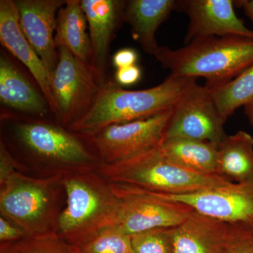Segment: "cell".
I'll return each instance as SVG.
<instances>
[{"label": "cell", "instance_id": "1", "mask_svg": "<svg viewBox=\"0 0 253 253\" xmlns=\"http://www.w3.org/2000/svg\"><path fill=\"white\" fill-rule=\"evenodd\" d=\"M61 181L66 194L56 227L61 239L79 246L103 229L116 226L119 199L97 168L64 173Z\"/></svg>", "mask_w": 253, "mask_h": 253}, {"label": "cell", "instance_id": "2", "mask_svg": "<svg viewBox=\"0 0 253 253\" xmlns=\"http://www.w3.org/2000/svg\"><path fill=\"white\" fill-rule=\"evenodd\" d=\"M196 78L169 75L161 84L143 90H126L116 81H106L89 113L71 129L91 137L106 126L146 119L172 109Z\"/></svg>", "mask_w": 253, "mask_h": 253}, {"label": "cell", "instance_id": "3", "mask_svg": "<svg viewBox=\"0 0 253 253\" xmlns=\"http://www.w3.org/2000/svg\"><path fill=\"white\" fill-rule=\"evenodd\" d=\"M155 57L176 77L206 80V86L229 83L253 64V39L212 37L178 49L161 46Z\"/></svg>", "mask_w": 253, "mask_h": 253}, {"label": "cell", "instance_id": "4", "mask_svg": "<svg viewBox=\"0 0 253 253\" xmlns=\"http://www.w3.org/2000/svg\"><path fill=\"white\" fill-rule=\"evenodd\" d=\"M1 118L12 124L15 142L26 157L59 174L97 168L100 160L82 138L71 129L29 116L6 113Z\"/></svg>", "mask_w": 253, "mask_h": 253}, {"label": "cell", "instance_id": "5", "mask_svg": "<svg viewBox=\"0 0 253 253\" xmlns=\"http://www.w3.org/2000/svg\"><path fill=\"white\" fill-rule=\"evenodd\" d=\"M98 172L111 184L132 186L155 194H185L232 181L183 169L168 161L160 146L126 162L100 163Z\"/></svg>", "mask_w": 253, "mask_h": 253}, {"label": "cell", "instance_id": "6", "mask_svg": "<svg viewBox=\"0 0 253 253\" xmlns=\"http://www.w3.org/2000/svg\"><path fill=\"white\" fill-rule=\"evenodd\" d=\"M62 174L34 178L17 172L1 185L0 211L26 236L56 232Z\"/></svg>", "mask_w": 253, "mask_h": 253}, {"label": "cell", "instance_id": "7", "mask_svg": "<svg viewBox=\"0 0 253 253\" xmlns=\"http://www.w3.org/2000/svg\"><path fill=\"white\" fill-rule=\"evenodd\" d=\"M57 50L59 62L50 75V87L57 111L56 118L68 129L89 113L101 85L90 65L63 46Z\"/></svg>", "mask_w": 253, "mask_h": 253}, {"label": "cell", "instance_id": "8", "mask_svg": "<svg viewBox=\"0 0 253 253\" xmlns=\"http://www.w3.org/2000/svg\"><path fill=\"white\" fill-rule=\"evenodd\" d=\"M173 110L146 119L111 125L91 136L100 162H126L158 147L164 141Z\"/></svg>", "mask_w": 253, "mask_h": 253}, {"label": "cell", "instance_id": "9", "mask_svg": "<svg viewBox=\"0 0 253 253\" xmlns=\"http://www.w3.org/2000/svg\"><path fill=\"white\" fill-rule=\"evenodd\" d=\"M110 184L120 201L116 226L126 235L156 228L174 227L194 211L185 204L158 199L132 186Z\"/></svg>", "mask_w": 253, "mask_h": 253}, {"label": "cell", "instance_id": "10", "mask_svg": "<svg viewBox=\"0 0 253 253\" xmlns=\"http://www.w3.org/2000/svg\"><path fill=\"white\" fill-rule=\"evenodd\" d=\"M226 121L207 88L195 81L174 108L165 139H192L219 145L226 136Z\"/></svg>", "mask_w": 253, "mask_h": 253}, {"label": "cell", "instance_id": "11", "mask_svg": "<svg viewBox=\"0 0 253 253\" xmlns=\"http://www.w3.org/2000/svg\"><path fill=\"white\" fill-rule=\"evenodd\" d=\"M146 192L165 201L185 204L217 220L253 225V181L230 182L185 194Z\"/></svg>", "mask_w": 253, "mask_h": 253}, {"label": "cell", "instance_id": "12", "mask_svg": "<svg viewBox=\"0 0 253 253\" xmlns=\"http://www.w3.org/2000/svg\"><path fill=\"white\" fill-rule=\"evenodd\" d=\"M233 0L178 1L177 9L189 16L185 44L212 37L239 36L253 39V30L236 16Z\"/></svg>", "mask_w": 253, "mask_h": 253}, {"label": "cell", "instance_id": "13", "mask_svg": "<svg viewBox=\"0 0 253 253\" xmlns=\"http://www.w3.org/2000/svg\"><path fill=\"white\" fill-rule=\"evenodd\" d=\"M15 3L23 34L50 76L59 62L54 33L58 11L66 4V0H17Z\"/></svg>", "mask_w": 253, "mask_h": 253}, {"label": "cell", "instance_id": "14", "mask_svg": "<svg viewBox=\"0 0 253 253\" xmlns=\"http://www.w3.org/2000/svg\"><path fill=\"white\" fill-rule=\"evenodd\" d=\"M242 224H230L193 211L172 228L173 253H224Z\"/></svg>", "mask_w": 253, "mask_h": 253}, {"label": "cell", "instance_id": "15", "mask_svg": "<svg viewBox=\"0 0 253 253\" xmlns=\"http://www.w3.org/2000/svg\"><path fill=\"white\" fill-rule=\"evenodd\" d=\"M123 0H81L91 42V66L101 86L106 83L110 45L123 21Z\"/></svg>", "mask_w": 253, "mask_h": 253}, {"label": "cell", "instance_id": "16", "mask_svg": "<svg viewBox=\"0 0 253 253\" xmlns=\"http://www.w3.org/2000/svg\"><path fill=\"white\" fill-rule=\"evenodd\" d=\"M0 42L28 68L38 83L55 118L56 104L50 87V76L44 63L23 34L19 23L17 6L13 0L0 1Z\"/></svg>", "mask_w": 253, "mask_h": 253}, {"label": "cell", "instance_id": "17", "mask_svg": "<svg viewBox=\"0 0 253 253\" xmlns=\"http://www.w3.org/2000/svg\"><path fill=\"white\" fill-rule=\"evenodd\" d=\"M0 101L8 109L29 117L42 118L51 112L44 95L37 90L2 51L0 55Z\"/></svg>", "mask_w": 253, "mask_h": 253}, {"label": "cell", "instance_id": "18", "mask_svg": "<svg viewBox=\"0 0 253 253\" xmlns=\"http://www.w3.org/2000/svg\"><path fill=\"white\" fill-rule=\"evenodd\" d=\"M175 0H129L126 1L123 21L130 26L133 39L148 54L155 56L160 46L156 41L158 28L174 10Z\"/></svg>", "mask_w": 253, "mask_h": 253}, {"label": "cell", "instance_id": "19", "mask_svg": "<svg viewBox=\"0 0 253 253\" xmlns=\"http://www.w3.org/2000/svg\"><path fill=\"white\" fill-rule=\"evenodd\" d=\"M87 30L81 0H66L56 17L55 45L57 49L66 48L78 59L91 66V42Z\"/></svg>", "mask_w": 253, "mask_h": 253}, {"label": "cell", "instance_id": "20", "mask_svg": "<svg viewBox=\"0 0 253 253\" xmlns=\"http://www.w3.org/2000/svg\"><path fill=\"white\" fill-rule=\"evenodd\" d=\"M160 149L168 161L186 170L218 175V145L192 139H165Z\"/></svg>", "mask_w": 253, "mask_h": 253}, {"label": "cell", "instance_id": "21", "mask_svg": "<svg viewBox=\"0 0 253 253\" xmlns=\"http://www.w3.org/2000/svg\"><path fill=\"white\" fill-rule=\"evenodd\" d=\"M217 174L232 182L253 181V136L243 130L218 145Z\"/></svg>", "mask_w": 253, "mask_h": 253}, {"label": "cell", "instance_id": "22", "mask_svg": "<svg viewBox=\"0 0 253 253\" xmlns=\"http://www.w3.org/2000/svg\"><path fill=\"white\" fill-rule=\"evenodd\" d=\"M206 86L221 114L230 117L236 110L253 99V64L225 84Z\"/></svg>", "mask_w": 253, "mask_h": 253}, {"label": "cell", "instance_id": "23", "mask_svg": "<svg viewBox=\"0 0 253 253\" xmlns=\"http://www.w3.org/2000/svg\"><path fill=\"white\" fill-rule=\"evenodd\" d=\"M78 247L81 253H134L130 236L124 234L117 226L103 229Z\"/></svg>", "mask_w": 253, "mask_h": 253}, {"label": "cell", "instance_id": "24", "mask_svg": "<svg viewBox=\"0 0 253 253\" xmlns=\"http://www.w3.org/2000/svg\"><path fill=\"white\" fill-rule=\"evenodd\" d=\"M9 244L12 253H81L78 246L68 244L56 232L26 236Z\"/></svg>", "mask_w": 253, "mask_h": 253}, {"label": "cell", "instance_id": "25", "mask_svg": "<svg viewBox=\"0 0 253 253\" xmlns=\"http://www.w3.org/2000/svg\"><path fill=\"white\" fill-rule=\"evenodd\" d=\"M172 228H156L130 236L134 253H173Z\"/></svg>", "mask_w": 253, "mask_h": 253}, {"label": "cell", "instance_id": "26", "mask_svg": "<svg viewBox=\"0 0 253 253\" xmlns=\"http://www.w3.org/2000/svg\"><path fill=\"white\" fill-rule=\"evenodd\" d=\"M224 253H253V225L241 224Z\"/></svg>", "mask_w": 253, "mask_h": 253}, {"label": "cell", "instance_id": "27", "mask_svg": "<svg viewBox=\"0 0 253 253\" xmlns=\"http://www.w3.org/2000/svg\"><path fill=\"white\" fill-rule=\"evenodd\" d=\"M21 169V165L16 161L14 156L6 147V145L1 141L0 144V185Z\"/></svg>", "mask_w": 253, "mask_h": 253}, {"label": "cell", "instance_id": "28", "mask_svg": "<svg viewBox=\"0 0 253 253\" xmlns=\"http://www.w3.org/2000/svg\"><path fill=\"white\" fill-rule=\"evenodd\" d=\"M26 237L24 231L1 216L0 217V241L2 243H14Z\"/></svg>", "mask_w": 253, "mask_h": 253}, {"label": "cell", "instance_id": "29", "mask_svg": "<svg viewBox=\"0 0 253 253\" xmlns=\"http://www.w3.org/2000/svg\"><path fill=\"white\" fill-rule=\"evenodd\" d=\"M141 70L137 65L119 68L115 74V81L121 86H131L140 81Z\"/></svg>", "mask_w": 253, "mask_h": 253}, {"label": "cell", "instance_id": "30", "mask_svg": "<svg viewBox=\"0 0 253 253\" xmlns=\"http://www.w3.org/2000/svg\"><path fill=\"white\" fill-rule=\"evenodd\" d=\"M138 54L136 50L131 48L119 49L113 56L112 62L116 69L136 65Z\"/></svg>", "mask_w": 253, "mask_h": 253}, {"label": "cell", "instance_id": "31", "mask_svg": "<svg viewBox=\"0 0 253 253\" xmlns=\"http://www.w3.org/2000/svg\"><path fill=\"white\" fill-rule=\"evenodd\" d=\"M234 4L237 7L244 10L245 14L249 18L253 23V0H239L234 1Z\"/></svg>", "mask_w": 253, "mask_h": 253}, {"label": "cell", "instance_id": "32", "mask_svg": "<svg viewBox=\"0 0 253 253\" xmlns=\"http://www.w3.org/2000/svg\"><path fill=\"white\" fill-rule=\"evenodd\" d=\"M244 113L249 123L253 126V99L244 106Z\"/></svg>", "mask_w": 253, "mask_h": 253}, {"label": "cell", "instance_id": "33", "mask_svg": "<svg viewBox=\"0 0 253 253\" xmlns=\"http://www.w3.org/2000/svg\"><path fill=\"white\" fill-rule=\"evenodd\" d=\"M0 253H12L9 243H2L0 246Z\"/></svg>", "mask_w": 253, "mask_h": 253}, {"label": "cell", "instance_id": "34", "mask_svg": "<svg viewBox=\"0 0 253 253\" xmlns=\"http://www.w3.org/2000/svg\"></svg>", "mask_w": 253, "mask_h": 253}]
</instances>
